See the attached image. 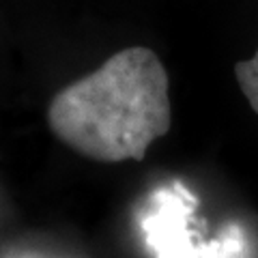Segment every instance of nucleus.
<instances>
[{
    "label": "nucleus",
    "mask_w": 258,
    "mask_h": 258,
    "mask_svg": "<svg viewBox=\"0 0 258 258\" xmlns=\"http://www.w3.org/2000/svg\"><path fill=\"white\" fill-rule=\"evenodd\" d=\"M50 132L82 157L118 164L147 155L170 132V80L149 47H127L54 95Z\"/></svg>",
    "instance_id": "obj_1"
},
{
    "label": "nucleus",
    "mask_w": 258,
    "mask_h": 258,
    "mask_svg": "<svg viewBox=\"0 0 258 258\" xmlns=\"http://www.w3.org/2000/svg\"><path fill=\"white\" fill-rule=\"evenodd\" d=\"M235 76L241 93H243L252 110L258 114V50L247 60H239L235 64Z\"/></svg>",
    "instance_id": "obj_2"
}]
</instances>
